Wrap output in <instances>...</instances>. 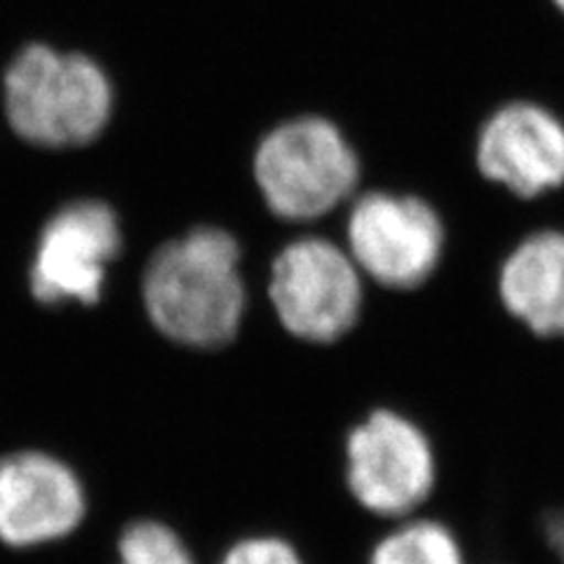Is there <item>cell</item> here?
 Masks as SVG:
<instances>
[{
    "instance_id": "obj_15",
    "label": "cell",
    "mask_w": 564,
    "mask_h": 564,
    "mask_svg": "<svg viewBox=\"0 0 564 564\" xmlns=\"http://www.w3.org/2000/svg\"><path fill=\"white\" fill-rule=\"evenodd\" d=\"M553 3L557 6V10L564 14V0H553Z\"/></svg>"
},
{
    "instance_id": "obj_13",
    "label": "cell",
    "mask_w": 564,
    "mask_h": 564,
    "mask_svg": "<svg viewBox=\"0 0 564 564\" xmlns=\"http://www.w3.org/2000/svg\"><path fill=\"white\" fill-rule=\"evenodd\" d=\"M219 564H306L296 545L275 534H254L236 541Z\"/></svg>"
},
{
    "instance_id": "obj_6",
    "label": "cell",
    "mask_w": 564,
    "mask_h": 564,
    "mask_svg": "<svg viewBox=\"0 0 564 564\" xmlns=\"http://www.w3.org/2000/svg\"><path fill=\"white\" fill-rule=\"evenodd\" d=\"M90 513L85 482L59 454L20 447L0 456V543L35 551L74 536Z\"/></svg>"
},
{
    "instance_id": "obj_4",
    "label": "cell",
    "mask_w": 564,
    "mask_h": 564,
    "mask_svg": "<svg viewBox=\"0 0 564 564\" xmlns=\"http://www.w3.org/2000/svg\"><path fill=\"white\" fill-rule=\"evenodd\" d=\"M358 158L337 126L296 118L275 128L254 155L263 200L285 219H315L346 200L358 184Z\"/></svg>"
},
{
    "instance_id": "obj_8",
    "label": "cell",
    "mask_w": 564,
    "mask_h": 564,
    "mask_svg": "<svg viewBox=\"0 0 564 564\" xmlns=\"http://www.w3.org/2000/svg\"><path fill=\"white\" fill-rule=\"evenodd\" d=\"M120 247V224L109 205L99 200L66 205L45 224L35 247L29 275L33 296L43 304H97Z\"/></svg>"
},
{
    "instance_id": "obj_5",
    "label": "cell",
    "mask_w": 564,
    "mask_h": 564,
    "mask_svg": "<svg viewBox=\"0 0 564 564\" xmlns=\"http://www.w3.org/2000/svg\"><path fill=\"white\" fill-rule=\"evenodd\" d=\"M271 302L282 327L296 339L337 341L360 315L362 282L356 261L329 240H296L273 261Z\"/></svg>"
},
{
    "instance_id": "obj_12",
    "label": "cell",
    "mask_w": 564,
    "mask_h": 564,
    "mask_svg": "<svg viewBox=\"0 0 564 564\" xmlns=\"http://www.w3.org/2000/svg\"><path fill=\"white\" fill-rule=\"evenodd\" d=\"M116 551L118 564H196L182 534L153 518H139L122 527Z\"/></svg>"
},
{
    "instance_id": "obj_7",
    "label": "cell",
    "mask_w": 564,
    "mask_h": 564,
    "mask_svg": "<svg viewBox=\"0 0 564 564\" xmlns=\"http://www.w3.org/2000/svg\"><path fill=\"white\" fill-rule=\"evenodd\" d=\"M443 245V221L419 198L369 193L350 209V259L386 288L404 290L426 282Z\"/></svg>"
},
{
    "instance_id": "obj_2",
    "label": "cell",
    "mask_w": 564,
    "mask_h": 564,
    "mask_svg": "<svg viewBox=\"0 0 564 564\" xmlns=\"http://www.w3.org/2000/svg\"><path fill=\"white\" fill-rule=\"evenodd\" d=\"M6 109L12 130L35 147H83L109 122L113 90L90 57L29 45L6 74Z\"/></svg>"
},
{
    "instance_id": "obj_1",
    "label": "cell",
    "mask_w": 564,
    "mask_h": 564,
    "mask_svg": "<svg viewBox=\"0 0 564 564\" xmlns=\"http://www.w3.org/2000/svg\"><path fill=\"white\" fill-rule=\"evenodd\" d=\"M144 306L155 329L174 344L196 350L231 344L245 313L236 238L200 226L165 242L144 273Z\"/></svg>"
},
{
    "instance_id": "obj_3",
    "label": "cell",
    "mask_w": 564,
    "mask_h": 564,
    "mask_svg": "<svg viewBox=\"0 0 564 564\" xmlns=\"http://www.w3.org/2000/svg\"><path fill=\"white\" fill-rule=\"evenodd\" d=\"M344 482L365 513L386 522L416 518L437 485V456L423 426L375 408L344 437Z\"/></svg>"
},
{
    "instance_id": "obj_10",
    "label": "cell",
    "mask_w": 564,
    "mask_h": 564,
    "mask_svg": "<svg viewBox=\"0 0 564 564\" xmlns=\"http://www.w3.org/2000/svg\"><path fill=\"white\" fill-rule=\"evenodd\" d=\"M499 294L536 337H564V234L541 231L522 240L503 261Z\"/></svg>"
},
{
    "instance_id": "obj_9",
    "label": "cell",
    "mask_w": 564,
    "mask_h": 564,
    "mask_svg": "<svg viewBox=\"0 0 564 564\" xmlns=\"http://www.w3.org/2000/svg\"><path fill=\"white\" fill-rule=\"evenodd\" d=\"M478 167L520 198H536L562 186L564 122L539 104L503 106L478 137Z\"/></svg>"
},
{
    "instance_id": "obj_11",
    "label": "cell",
    "mask_w": 564,
    "mask_h": 564,
    "mask_svg": "<svg viewBox=\"0 0 564 564\" xmlns=\"http://www.w3.org/2000/svg\"><path fill=\"white\" fill-rule=\"evenodd\" d=\"M367 564H468L452 529L435 518L416 516L395 522L375 543Z\"/></svg>"
},
{
    "instance_id": "obj_14",
    "label": "cell",
    "mask_w": 564,
    "mask_h": 564,
    "mask_svg": "<svg viewBox=\"0 0 564 564\" xmlns=\"http://www.w3.org/2000/svg\"><path fill=\"white\" fill-rule=\"evenodd\" d=\"M545 536H549L551 549L560 557V564H564V513L549 520V524H545Z\"/></svg>"
}]
</instances>
